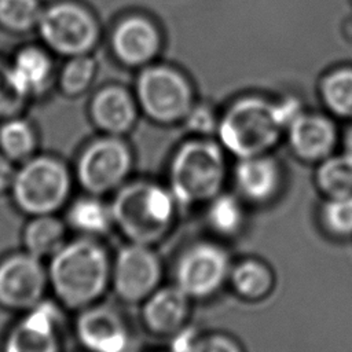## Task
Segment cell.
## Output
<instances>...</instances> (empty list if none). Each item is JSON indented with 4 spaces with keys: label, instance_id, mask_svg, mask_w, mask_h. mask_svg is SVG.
<instances>
[{
    "label": "cell",
    "instance_id": "26",
    "mask_svg": "<svg viewBox=\"0 0 352 352\" xmlns=\"http://www.w3.org/2000/svg\"><path fill=\"white\" fill-rule=\"evenodd\" d=\"M315 184L324 198L352 194V158L346 154H331L316 164Z\"/></svg>",
    "mask_w": 352,
    "mask_h": 352
},
{
    "label": "cell",
    "instance_id": "24",
    "mask_svg": "<svg viewBox=\"0 0 352 352\" xmlns=\"http://www.w3.org/2000/svg\"><path fill=\"white\" fill-rule=\"evenodd\" d=\"M25 250L38 258H51L67 241L66 224L54 214L32 216L23 230Z\"/></svg>",
    "mask_w": 352,
    "mask_h": 352
},
{
    "label": "cell",
    "instance_id": "2",
    "mask_svg": "<svg viewBox=\"0 0 352 352\" xmlns=\"http://www.w3.org/2000/svg\"><path fill=\"white\" fill-rule=\"evenodd\" d=\"M227 151L212 138L191 136L177 146L168 165V187L179 208L205 205L224 191Z\"/></svg>",
    "mask_w": 352,
    "mask_h": 352
},
{
    "label": "cell",
    "instance_id": "17",
    "mask_svg": "<svg viewBox=\"0 0 352 352\" xmlns=\"http://www.w3.org/2000/svg\"><path fill=\"white\" fill-rule=\"evenodd\" d=\"M235 192L249 204L274 201L283 187L282 164L271 153L238 158L232 169Z\"/></svg>",
    "mask_w": 352,
    "mask_h": 352
},
{
    "label": "cell",
    "instance_id": "10",
    "mask_svg": "<svg viewBox=\"0 0 352 352\" xmlns=\"http://www.w3.org/2000/svg\"><path fill=\"white\" fill-rule=\"evenodd\" d=\"M162 263L151 245L128 242L113 258L111 286L120 300L143 302L161 286Z\"/></svg>",
    "mask_w": 352,
    "mask_h": 352
},
{
    "label": "cell",
    "instance_id": "7",
    "mask_svg": "<svg viewBox=\"0 0 352 352\" xmlns=\"http://www.w3.org/2000/svg\"><path fill=\"white\" fill-rule=\"evenodd\" d=\"M15 205L29 216L54 214L72 192V175L54 155H33L16 169L11 184Z\"/></svg>",
    "mask_w": 352,
    "mask_h": 352
},
{
    "label": "cell",
    "instance_id": "28",
    "mask_svg": "<svg viewBox=\"0 0 352 352\" xmlns=\"http://www.w3.org/2000/svg\"><path fill=\"white\" fill-rule=\"evenodd\" d=\"M44 7L43 0H0V26L18 34L36 33Z\"/></svg>",
    "mask_w": 352,
    "mask_h": 352
},
{
    "label": "cell",
    "instance_id": "18",
    "mask_svg": "<svg viewBox=\"0 0 352 352\" xmlns=\"http://www.w3.org/2000/svg\"><path fill=\"white\" fill-rule=\"evenodd\" d=\"M290 151L302 162L319 164L334 153L338 132L334 121L320 113L301 111L286 129Z\"/></svg>",
    "mask_w": 352,
    "mask_h": 352
},
{
    "label": "cell",
    "instance_id": "20",
    "mask_svg": "<svg viewBox=\"0 0 352 352\" xmlns=\"http://www.w3.org/2000/svg\"><path fill=\"white\" fill-rule=\"evenodd\" d=\"M109 54L104 41L95 52L65 58L58 67L56 89L66 96H80L102 84L111 82L104 76L100 77L102 62Z\"/></svg>",
    "mask_w": 352,
    "mask_h": 352
},
{
    "label": "cell",
    "instance_id": "33",
    "mask_svg": "<svg viewBox=\"0 0 352 352\" xmlns=\"http://www.w3.org/2000/svg\"><path fill=\"white\" fill-rule=\"evenodd\" d=\"M199 336L201 331L186 324L183 329L170 336L168 352H192Z\"/></svg>",
    "mask_w": 352,
    "mask_h": 352
},
{
    "label": "cell",
    "instance_id": "16",
    "mask_svg": "<svg viewBox=\"0 0 352 352\" xmlns=\"http://www.w3.org/2000/svg\"><path fill=\"white\" fill-rule=\"evenodd\" d=\"M76 333L89 352H129V330L120 312L109 305L95 302L81 309Z\"/></svg>",
    "mask_w": 352,
    "mask_h": 352
},
{
    "label": "cell",
    "instance_id": "9",
    "mask_svg": "<svg viewBox=\"0 0 352 352\" xmlns=\"http://www.w3.org/2000/svg\"><path fill=\"white\" fill-rule=\"evenodd\" d=\"M232 263L221 243L209 239L191 242L176 258L175 285L191 300L210 298L228 283Z\"/></svg>",
    "mask_w": 352,
    "mask_h": 352
},
{
    "label": "cell",
    "instance_id": "35",
    "mask_svg": "<svg viewBox=\"0 0 352 352\" xmlns=\"http://www.w3.org/2000/svg\"><path fill=\"white\" fill-rule=\"evenodd\" d=\"M344 153H346L352 158V125L349 126L344 138Z\"/></svg>",
    "mask_w": 352,
    "mask_h": 352
},
{
    "label": "cell",
    "instance_id": "30",
    "mask_svg": "<svg viewBox=\"0 0 352 352\" xmlns=\"http://www.w3.org/2000/svg\"><path fill=\"white\" fill-rule=\"evenodd\" d=\"M30 102L23 99L12 87L8 76V59L0 56V121L25 114Z\"/></svg>",
    "mask_w": 352,
    "mask_h": 352
},
{
    "label": "cell",
    "instance_id": "29",
    "mask_svg": "<svg viewBox=\"0 0 352 352\" xmlns=\"http://www.w3.org/2000/svg\"><path fill=\"white\" fill-rule=\"evenodd\" d=\"M322 228L334 238L352 236V194L324 198L319 209Z\"/></svg>",
    "mask_w": 352,
    "mask_h": 352
},
{
    "label": "cell",
    "instance_id": "21",
    "mask_svg": "<svg viewBox=\"0 0 352 352\" xmlns=\"http://www.w3.org/2000/svg\"><path fill=\"white\" fill-rule=\"evenodd\" d=\"M228 285L242 300L260 301L267 298L274 290L275 275L264 260L246 257L232 263Z\"/></svg>",
    "mask_w": 352,
    "mask_h": 352
},
{
    "label": "cell",
    "instance_id": "13",
    "mask_svg": "<svg viewBox=\"0 0 352 352\" xmlns=\"http://www.w3.org/2000/svg\"><path fill=\"white\" fill-rule=\"evenodd\" d=\"M56 59L38 40L19 47L8 58V76L14 89L28 102L48 96L56 89Z\"/></svg>",
    "mask_w": 352,
    "mask_h": 352
},
{
    "label": "cell",
    "instance_id": "22",
    "mask_svg": "<svg viewBox=\"0 0 352 352\" xmlns=\"http://www.w3.org/2000/svg\"><path fill=\"white\" fill-rule=\"evenodd\" d=\"M66 219L67 226L84 236L98 238L114 227L111 205L102 201L99 195L92 194L72 202Z\"/></svg>",
    "mask_w": 352,
    "mask_h": 352
},
{
    "label": "cell",
    "instance_id": "19",
    "mask_svg": "<svg viewBox=\"0 0 352 352\" xmlns=\"http://www.w3.org/2000/svg\"><path fill=\"white\" fill-rule=\"evenodd\" d=\"M191 301L175 283L160 286L143 301V323L153 334L170 337L188 324Z\"/></svg>",
    "mask_w": 352,
    "mask_h": 352
},
{
    "label": "cell",
    "instance_id": "4",
    "mask_svg": "<svg viewBox=\"0 0 352 352\" xmlns=\"http://www.w3.org/2000/svg\"><path fill=\"white\" fill-rule=\"evenodd\" d=\"M285 132L276 100L245 95L223 111L216 136L227 154L238 160L271 153Z\"/></svg>",
    "mask_w": 352,
    "mask_h": 352
},
{
    "label": "cell",
    "instance_id": "12",
    "mask_svg": "<svg viewBox=\"0 0 352 352\" xmlns=\"http://www.w3.org/2000/svg\"><path fill=\"white\" fill-rule=\"evenodd\" d=\"M48 285L47 267L26 250L0 261V305L7 309H30L44 300Z\"/></svg>",
    "mask_w": 352,
    "mask_h": 352
},
{
    "label": "cell",
    "instance_id": "15",
    "mask_svg": "<svg viewBox=\"0 0 352 352\" xmlns=\"http://www.w3.org/2000/svg\"><path fill=\"white\" fill-rule=\"evenodd\" d=\"M139 113L135 94L124 82L113 81L96 87L88 103L91 122L106 135L124 136L136 125Z\"/></svg>",
    "mask_w": 352,
    "mask_h": 352
},
{
    "label": "cell",
    "instance_id": "34",
    "mask_svg": "<svg viewBox=\"0 0 352 352\" xmlns=\"http://www.w3.org/2000/svg\"><path fill=\"white\" fill-rule=\"evenodd\" d=\"M15 172L14 162L0 151V192L11 188Z\"/></svg>",
    "mask_w": 352,
    "mask_h": 352
},
{
    "label": "cell",
    "instance_id": "25",
    "mask_svg": "<svg viewBox=\"0 0 352 352\" xmlns=\"http://www.w3.org/2000/svg\"><path fill=\"white\" fill-rule=\"evenodd\" d=\"M34 124L23 114L0 121V151L12 162H25L37 148Z\"/></svg>",
    "mask_w": 352,
    "mask_h": 352
},
{
    "label": "cell",
    "instance_id": "32",
    "mask_svg": "<svg viewBox=\"0 0 352 352\" xmlns=\"http://www.w3.org/2000/svg\"><path fill=\"white\" fill-rule=\"evenodd\" d=\"M192 352H245L241 342L226 333H201Z\"/></svg>",
    "mask_w": 352,
    "mask_h": 352
},
{
    "label": "cell",
    "instance_id": "3",
    "mask_svg": "<svg viewBox=\"0 0 352 352\" xmlns=\"http://www.w3.org/2000/svg\"><path fill=\"white\" fill-rule=\"evenodd\" d=\"M110 205L114 227L129 242L151 246L170 232L179 212L169 187L151 180L126 182Z\"/></svg>",
    "mask_w": 352,
    "mask_h": 352
},
{
    "label": "cell",
    "instance_id": "6",
    "mask_svg": "<svg viewBox=\"0 0 352 352\" xmlns=\"http://www.w3.org/2000/svg\"><path fill=\"white\" fill-rule=\"evenodd\" d=\"M132 91L140 113L160 125L183 122L195 103L194 88L179 69L165 63H151L139 69Z\"/></svg>",
    "mask_w": 352,
    "mask_h": 352
},
{
    "label": "cell",
    "instance_id": "5",
    "mask_svg": "<svg viewBox=\"0 0 352 352\" xmlns=\"http://www.w3.org/2000/svg\"><path fill=\"white\" fill-rule=\"evenodd\" d=\"M36 33L38 41L62 59L95 52L106 41L94 10L77 0L45 4Z\"/></svg>",
    "mask_w": 352,
    "mask_h": 352
},
{
    "label": "cell",
    "instance_id": "11",
    "mask_svg": "<svg viewBox=\"0 0 352 352\" xmlns=\"http://www.w3.org/2000/svg\"><path fill=\"white\" fill-rule=\"evenodd\" d=\"M111 56L124 67L142 69L155 62L162 48L158 25L143 12L121 15L106 36Z\"/></svg>",
    "mask_w": 352,
    "mask_h": 352
},
{
    "label": "cell",
    "instance_id": "14",
    "mask_svg": "<svg viewBox=\"0 0 352 352\" xmlns=\"http://www.w3.org/2000/svg\"><path fill=\"white\" fill-rule=\"evenodd\" d=\"M62 312L56 304L43 300L10 330L3 352H60Z\"/></svg>",
    "mask_w": 352,
    "mask_h": 352
},
{
    "label": "cell",
    "instance_id": "31",
    "mask_svg": "<svg viewBox=\"0 0 352 352\" xmlns=\"http://www.w3.org/2000/svg\"><path fill=\"white\" fill-rule=\"evenodd\" d=\"M219 121L220 116H217L212 106L205 103H194L183 120V124L192 136L210 138L212 135L217 133Z\"/></svg>",
    "mask_w": 352,
    "mask_h": 352
},
{
    "label": "cell",
    "instance_id": "8",
    "mask_svg": "<svg viewBox=\"0 0 352 352\" xmlns=\"http://www.w3.org/2000/svg\"><path fill=\"white\" fill-rule=\"evenodd\" d=\"M133 169V153L122 136L106 135L91 140L77 158L80 186L92 195L117 191Z\"/></svg>",
    "mask_w": 352,
    "mask_h": 352
},
{
    "label": "cell",
    "instance_id": "1",
    "mask_svg": "<svg viewBox=\"0 0 352 352\" xmlns=\"http://www.w3.org/2000/svg\"><path fill=\"white\" fill-rule=\"evenodd\" d=\"M113 261L106 248L92 236L67 241L47 267L50 286L67 308L84 309L111 285Z\"/></svg>",
    "mask_w": 352,
    "mask_h": 352
},
{
    "label": "cell",
    "instance_id": "27",
    "mask_svg": "<svg viewBox=\"0 0 352 352\" xmlns=\"http://www.w3.org/2000/svg\"><path fill=\"white\" fill-rule=\"evenodd\" d=\"M319 94L330 114L352 121V67H338L324 74Z\"/></svg>",
    "mask_w": 352,
    "mask_h": 352
},
{
    "label": "cell",
    "instance_id": "23",
    "mask_svg": "<svg viewBox=\"0 0 352 352\" xmlns=\"http://www.w3.org/2000/svg\"><path fill=\"white\" fill-rule=\"evenodd\" d=\"M205 221L209 230L221 236H236L245 227V201L235 192L221 191L205 204Z\"/></svg>",
    "mask_w": 352,
    "mask_h": 352
}]
</instances>
